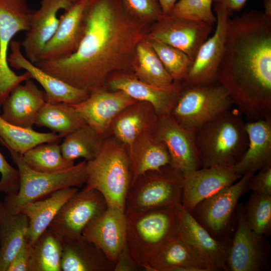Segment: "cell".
Listing matches in <instances>:
<instances>
[{
	"instance_id": "277c9868",
	"label": "cell",
	"mask_w": 271,
	"mask_h": 271,
	"mask_svg": "<svg viewBox=\"0 0 271 271\" xmlns=\"http://www.w3.org/2000/svg\"><path fill=\"white\" fill-rule=\"evenodd\" d=\"M86 186L99 191L107 206L125 213L126 195L131 184L128 151L121 143L108 136L100 152L86 162Z\"/></svg>"
},
{
	"instance_id": "ab89813d",
	"label": "cell",
	"mask_w": 271,
	"mask_h": 271,
	"mask_svg": "<svg viewBox=\"0 0 271 271\" xmlns=\"http://www.w3.org/2000/svg\"><path fill=\"white\" fill-rule=\"evenodd\" d=\"M213 0H178L169 16L201 21L213 26L216 22L212 11Z\"/></svg>"
},
{
	"instance_id": "4fadbf2b",
	"label": "cell",
	"mask_w": 271,
	"mask_h": 271,
	"mask_svg": "<svg viewBox=\"0 0 271 271\" xmlns=\"http://www.w3.org/2000/svg\"><path fill=\"white\" fill-rule=\"evenodd\" d=\"M216 26L211 36L200 46L184 79L185 84H208L218 82L228 22L231 16L228 12L214 8Z\"/></svg>"
},
{
	"instance_id": "c3c4849f",
	"label": "cell",
	"mask_w": 271,
	"mask_h": 271,
	"mask_svg": "<svg viewBox=\"0 0 271 271\" xmlns=\"http://www.w3.org/2000/svg\"><path fill=\"white\" fill-rule=\"evenodd\" d=\"M264 14L271 19V0H263Z\"/></svg>"
},
{
	"instance_id": "836d02e7",
	"label": "cell",
	"mask_w": 271,
	"mask_h": 271,
	"mask_svg": "<svg viewBox=\"0 0 271 271\" xmlns=\"http://www.w3.org/2000/svg\"><path fill=\"white\" fill-rule=\"evenodd\" d=\"M105 138L85 124L64 137L60 144L62 154L71 161L80 158L91 161L100 152Z\"/></svg>"
},
{
	"instance_id": "8fae6325",
	"label": "cell",
	"mask_w": 271,
	"mask_h": 271,
	"mask_svg": "<svg viewBox=\"0 0 271 271\" xmlns=\"http://www.w3.org/2000/svg\"><path fill=\"white\" fill-rule=\"evenodd\" d=\"M237 209L236 229L227 250L228 271H261L268 269L269 244L264 236L256 233L248 226L243 206L239 205Z\"/></svg>"
},
{
	"instance_id": "3957f363",
	"label": "cell",
	"mask_w": 271,
	"mask_h": 271,
	"mask_svg": "<svg viewBox=\"0 0 271 271\" xmlns=\"http://www.w3.org/2000/svg\"><path fill=\"white\" fill-rule=\"evenodd\" d=\"M195 141L202 167H234L248 143L242 114L232 109L222 113L195 131Z\"/></svg>"
},
{
	"instance_id": "d590c367",
	"label": "cell",
	"mask_w": 271,
	"mask_h": 271,
	"mask_svg": "<svg viewBox=\"0 0 271 271\" xmlns=\"http://www.w3.org/2000/svg\"><path fill=\"white\" fill-rule=\"evenodd\" d=\"M57 133L40 132L8 122L0 116V143L7 149L23 155L32 148L44 143L60 141Z\"/></svg>"
},
{
	"instance_id": "6da1fadb",
	"label": "cell",
	"mask_w": 271,
	"mask_h": 271,
	"mask_svg": "<svg viewBox=\"0 0 271 271\" xmlns=\"http://www.w3.org/2000/svg\"><path fill=\"white\" fill-rule=\"evenodd\" d=\"M84 19V33L74 53L34 64L90 93L105 88L113 73L132 68L136 47L144 39V24L126 13L121 0H89Z\"/></svg>"
},
{
	"instance_id": "4dcf8cb0",
	"label": "cell",
	"mask_w": 271,
	"mask_h": 271,
	"mask_svg": "<svg viewBox=\"0 0 271 271\" xmlns=\"http://www.w3.org/2000/svg\"><path fill=\"white\" fill-rule=\"evenodd\" d=\"M78 191L76 187L63 188L50 194L43 200L27 204L22 209L21 211L29 219L27 239L30 244L48 228L61 207Z\"/></svg>"
},
{
	"instance_id": "9a60e30c",
	"label": "cell",
	"mask_w": 271,
	"mask_h": 271,
	"mask_svg": "<svg viewBox=\"0 0 271 271\" xmlns=\"http://www.w3.org/2000/svg\"><path fill=\"white\" fill-rule=\"evenodd\" d=\"M156 23L149 39L180 50L192 61L213 30V26L206 22L171 16H164Z\"/></svg>"
},
{
	"instance_id": "4316f807",
	"label": "cell",
	"mask_w": 271,
	"mask_h": 271,
	"mask_svg": "<svg viewBox=\"0 0 271 271\" xmlns=\"http://www.w3.org/2000/svg\"><path fill=\"white\" fill-rule=\"evenodd\" d=\"M62 238L61 271H113L114 264L82 235Z\"/></svg>"
},
{
	"instance_id": "7dc6e473",
	"label": "cell",
	"mask_w": 271,
	"mask_h": 271,
	"mask_svg": "<svg viewBox=\"0 0 271 271\" xmlns=\"http://www.w3.org/2000/svg\"><path fill=\"white\" fill-rule=\"evenodd\" d=\"M164 16H169L178 0H158Z\"/></svg>"
},
{
	"instance_id": "52a82bcc",
	"label": "cell",
	"mask_w": 271,
	"mask_h": 271,
	"mask_svg": "<svg viewBox=\"0 0 271 271\" xmlns=\"http://www.w3.org/2000/svg\"><path fill=\"white\" fill-rule=\"evenodd\" d=\"M183 175L170 165L148 171L130 185L125 214L181 205Z\"/></svg>"
},
{
	"instance_id": "2e32d148",
	"label": "cell",
	"mask_w": 271,
	"mask_h": 271,
	"mask_svg": "<svg viewBox=\"0 0 271 271\" xmlns=\"http://www.w3.org/2000/svg\"><path fill=\"white\" fill-rule=\"evenodd\" d=\"M176 210L178 235L192 247L211 271H228L229 239L222 241L214 238L181 205L176 207Z\"/></svg>"
},
{
	"instance_id": "f6af8a7d",
	"label": "cell",
	"mask_w": 271,
	"mask_h": 271,
	"mask_svg": "<svg viewBox=\"0 0 271 271\" xmlns=\"http://www.w3.org/2000/svg\"><path fill=\"white\" fill-rule=\"evenodd\" d=\"M139 267L126 244L114 263L113 271H133Z\"/></svg>"
},
{
	"instance_id": "d6986e66",
	"label": "cell",
	"mask_w": 271,
	"mask_h": 271,
	"mask_svg": "<svg viewBox=\"0 0 271 271\" xmlns=\"http://www.w3.org/2000/svg\"><path fill=\"white\" fill-rule=\"evenodd\" d=\"M82 235L99 248L114 265L126 244V215L107 206L86 226Z\"/></svg>"
},
{
	"instance_id": "b9f144b4",
	"label": "cell",
	"mask_w": 271,
	"mask_h": 271,
	"mask_svg": "<svg viewBox=\"0 0 271 271\" xmlns=\"http://www.w3.org/2000/svg\"><path fill=\"white\" fill-rule=\"evenodd\" d=\"M0 193L17 195L20 188L19 171L12 167L0 152Z\"/></svg>"
},
{
	"instance_id": "ac0fdd59",
	"label": "cell",
	"mask_w": 271,
	"mask_h": 271,
	"mask_svg": "<svg viewBox=\"0 0 271 271\" xmlns=\"http://www.w3.org/2000/svg\"><path fill=\"white\" fill-rule=\"evenodd\" d=\"M138 101L120 90L100 89L80 103L71 104L85 123L106 137L112 122L125 108Z\"/></svg>"
},
{
	"instance_id": "ba28073f",
	"label": "cell",
	"mask_w": 271,
	"mask_h": 271,
	"mask_svg": "<svg viewBox=\"0 0 271 271\" xmlns=\"http://www.w3.org/2000/svg\"><path fill=\"white\" fill-rule=\"evenodd\" d=\"M7 149L20 174L19 190L12 198L13 209L15 212L21 211L27 204L56 191L86 183L87 176L85 160L61 172L42 173L31 169L24 161L22 155Z\"/></svg>"
},
{
	"instance_id": "e0dca14e",
	"label": "cell",
	"mask_w": 271,
	"mask_h": 271,
	"mask_svg": "<svg viewBox=\"0 0 271 271\" xmlns=\"http://www.w3.org/2000/svg\"><path fill=\"white\" fill-rule=\"evenodd\" d=\"M233 167H201L183 175L181 206L190 212L200 202L236 182Z\"/></svg>"
},
{
	"instance_id": "f546056e",
	"label": "cell",
	"mask_w": 271,
	"mask_h": 271,
	"mask_svg": "<svg viewBox=\"0 0 271 271\" xmlns=\"http://www.w3.org/2000/svg\"><path fill=\"white\" fill-rule=\"evenodd\" d=\"M154 130L144 132L138 137L128 152L131 184L144 173L170 165L168 150Z\"/></svg>"
},
{
	"instance_id": "ffe728a7",
	"label": "cell",
	"mask_w": 271,
	"mask_h": 271,
	"mask_svg": "<svg viewBox=\"0 0 271 271\" xmlns=\"http://www.w3.org/2000/svg\"><path fill=\"white\" fill-rule=\"evenodd\" d=\"M88 2L79 0L65 11L60 17L55 33L44 46L39 60H62L76 51L84 33V14Z\"/></svg>"
},
{
	"instance_id": "bcb514c9",
	"label": "cell",
	"mask_w": 271,
	"mask_h": 271,
	"mask_svg": "<svg viewBox=\"0 0 271 271\" xmlns=\"http://www.w3.org/2000/svg\"><path fill=\"white\" fill-rule=\"evenodd\" d=\"M247 0H213L214 8H218L228 12L231 15L239 12L245 6Z\"/></svg>"
},
{
	"instance_id": "d4e9b609",
	"label": "cell",
	"mask_w": 271,
	"mask_h": 271,
	"mask_svg": "<svg viewBox=\"0 0 271 271\" xmlns=\"http://www.w3.org/2000/svg\"><path fill=\"white\" fill-rule=\"evenodd\" d=\"M46 102L44 91L29 79L12 90L2 105L0 116L11 124L32 128L39 110Z\"/></svg>"
},
{
	"instance_id": "60d3db41",
	"label": "cell",
	"mask_w": 271,
	"mask_h": 271,
	"mask_svg": "<svg viewBox=\"0 0 271 271\" xmlns=\"http://www.w3.org/2000/svg\"><path fill=\"white\" fill-rule=\"evenodd\" d=\"M126 13L142 22H157L164 16L158 0H121Z\"/></svg>"
},
{
	"instance_id": "8992f818",
	"label": "cell",
	"mask_w": 271,
	"mask_h": 271,
	"mask_svg": "<svg viewBox=\"0 0 271 271\" xmlns=\"http://www.w3.org/2000/svg\"><path fill=\"white\" fill-rule=\"evenodd\" d=\"M234 105L225 89L218 82L185 84L181 88L170 112L183 127L195 131Z\"/></svg>"
},
{
	"instance_id": "7c38bea8",
	"label": "cell",
	"mask_w": 271,
	"mask_h": 271,
	"mask_svg": "<svg viewBox=\"0 0 271 271\" xmlns=\"http://www.w3.org/2000/svg\"><path fill=\"white\" fill-rule=\"evenodd\" d=\"M107 207L99 191L85 186L64 204L48 228L62 238L81 236L86 226Z\"/></svg>"
},
{
	"instance_id": "681fc988",
	"label": "cell",
	"mask_w": 271,
	"mask_h": 271,
	"mask_svg": "<svg viewBox=\"0 0 271 271\" xmlns=\"http://www.w3.org/2000/svg\"><path fill=\"white\" fill-rule=\"evenodd\" d=\"M69 1H70L72 4H74L79 0H69Z\"/></svg>"
},
{
	"instance_id": "d6a6232c",
	"label": "cell",
	"mask_w": 271,
	"mask_h": 271,
	"mask_svg": "<svg viewBox=\"0 0 271 271\" xmlns=\"http://www.w3.org/2000/svg\"><path fill=\"white\" fill-rule=\"evenodd\" d=\"M132 69L138 78L157 87L168 88L174 82L148 40L138 44Z\"/></svg>"
},
{
	"instance_id": "603a6c76",
	"label": "cell",
	"mask_w": 271,
	"mask_h": 271,
	"mask_svg": "<svg viewBox=\"0 0 271 271\" xmlns=\"http://www.w3.org/2000/svg\"><path fill=\"white\" fill-rule=\"evenodd\" d=\"M106 83L110 90H120L138 101L149 103L159 116L170 113L181 88V81H174L171 87L161 88L125 73L109 76Z\"/></svg>"
},
{
	"instance_id": "7bdbcfd3",
	"label": "cell",
	"mask_w": 271,
	"mask_h": 271,
	"mask_svg": "<svg viewBox=\"0 0 271 271\" xmlns=\"http://www.w3.org/2000/svg\"><path fill=\"white\" fill-rule=\"evenodd\" d=\"M249 189L254 193L271 195V164L258 170L256 174H254Z\"/></svg>"
},
{
	"instance_id": "484cf974",
	"label": "cell",
	"mask_w": 271,
	"mask_h": 271,
	"mask_svg": "<svg viewBox=\"0 0 271 271\" xmlns=\"http://www.w3.org/2000/svg\"><path fill=\"white\" fill-rule=\"evenodd\" d=\"M13 196L7 195L0 201V271L7 270L28 231V218L22 211H14Z\"/></svg>"
},
{
	"instance_id": "f35d334b",
	"label": "cell",
	"mask_w": 271,
	"mask_h": 271,
	"mask_svg": "<svg viewBox=\"0 0 271 271\" xmlns=\"http://www.w3.org/2000/svg\"><path fill=\"white\" fill-rule=\"evenodd\" d=\"M151 46L174 81H182L192 62L184 52L159 41L149 39Z\"/></svg>"
},
{
	"instance_id": "5b68a950",
	"label": "cell",
	"mask_w": 271,
	"mask_h": 271,
	"mask_svg": "<svg viewBox=\"0 0 271 271\" xmlns=\"http://www.w3.org/2000/svg\"><path fill=\"white\" fill-rule=\"evenodd\" d=\"M126 244L139 267L152 271L150 263L162 246L178 234L176 208L125 214Z\"/></svg>"
},
{
	"instance_id": "74e56055",
	"label": "cell",
	"mask_w": 271,
	"mask_h": 271,
	"mask_svg": "<svg viewBox=\"0 0 271 271\" xmlns=\"http://www.w3.org/2000/svg\"><path fill=\"white\" fill-rule=\"evenodd\" d=\"M243 213L250 228L266 236L271 232V195L253 192L244 207Z\"/></svg>"
},
{
	"instance_id": "1f68e13d",
	"label": "cell",
	"mask_w": 271,
	"mask_h": 271,
	"mask_svg": "<svg viewBox=\"0 0 271 271\" xmlns=\"http://www.w3.org/2000/svg\"><path fill=\"white\" fill-rule=\"evenodd\" d=\"M86 124L70 104L46 102L39 110L35 124L46 127L62 138Z\"/></svg>"
},
{
	"instance_id": "7402d4cb",
	"label": "cell",
	"mask_w": 271,
	"mask_h": 271,
	"mask_svg": "<svg viewBox=\"0 0 271 271\" xmlns=\"http://www.w3.org/2000/svg\"><path fill=\"white\" fill-rule=\"evenodd\" d=\"M72 4L69 0H42L39 9L34 10L29 29L21 43L31 62L40 60L44 46L55 33L59 23L58 11L68 10Z\"/></svg>"
},
{
	"instance_id": "83f0119b",
	"label": "cell",
	"mask_w": 271,
	"mask_h": 271,
	"mask_svg": "<svg viewBox=\"0 0 271 271\" xmlns=\"http://www.w3.org/2000/svg\"><path fill=\"white\" fill-rule=\"evenodd\" d=\"M248 136L247 149L240 161L233 167L242 176L255 173L271 164V119H260L245 122Z\"/></svg>"
},
{
	"instance_id": "8d00e7d4",
	"label": "cell",
	"mask_w": 271,
	"mask_h": 271,
	"mask_svg": "<svg viewBox=\"0 0 271 271\" xmlns=\"http://www.w3.org/2000/svg\"><path fill=\"white\" fill-rule=\"evenodd\" d=\"M60 141L38 145L22 155L25 163L32 170L42 173H56L74 166L73 161L63 156Z\"/></svg>"
},
{
	"instance_id": "f1b7e54d",
	"label": "cell",
	"mask_w": 271,
	"mask_h": 271,
	"mask_svg": "<svg viewBox=\"0 0 271 271\" xmlns=\"http://www.w3.org/2000/svg\"><path fill=\"white\" fill-rule=\"evenodd\" d=\"M152 271H211L203 259L177 234L166 242L150 263Z\"/></svg>"
},
{
	"instance_id": "9c48e42d",
	"label": "cell",
	"mask_w": 271,
	"mask_h": 271,
	"mask_svg": "<svg viewBox=\"0 0 271 271\" xmlns=\"http://www.w3.org/2000/svg\"><path fill=\"white\" fill-rule=\"evenodd\" d=\"M34 12L27 0H0V108L16 86L32 79L27 71L18 75L11 70L8 51L18 33L28 31Z\"/></svg>"
},
{
	"instance_id": "cb8c5ba5",
	"label": "cell",
	"mask_w": 271,
	"mask_h": 271,
	"mask_svg": "<svg viewBox=\"0 0 271 271\" xmlns=\"http://www.w3.org/2000/svg\"><path fill=\"white\" fill-rule=\"evenodd\" d=\"M159 115L149 103L137 101L123 109L113 119L108 132L126 148L128 152L141 134L154 130Z\"/></svg>"
},
{
	"instance_id": "7a4b0ae2",
	"label": "cell",
	"mask_w": 271,
	"mask_h": 271,
	"mask_svg": "<svg viewBox=\"0 0 271 271\" xmlns=\"http://www.w3.org/2000/svg\"><path fill=\"white\" fill-rule=\"evenodd\" d=\"M217 81L248 121L271 119V19L263 12L229 18Z\"/></svg>"
},
{
	"instance_id": "30bf717a",
	"label": "cell",
	"mask_w": 271,
	"mask_h": 271,
	"mask_svg": "<svg viewBox=\"0 0 271 271\" xmlns=\"http://www.w3.org/2000/svg\"><path fill=\"white\" fill-rule=\"evenodd\" d=\"M254 174H244L234 183L200 202L190 212L215 239L228 240V233L238 200L249 190V182Z\"/></svg>"
},
{
	"instance_id": "44dd1931",
	"label": "cell",
	"mask_w": 271,
	"mask_h": 271,
	"mask_svg": "<svg viewBox=\"0 0 271 271\" xmlns=\"http://www.w3.org/2000/svg\"><path fill=\"white\" fill-rule=\"evenodd\" d=\"M11 52L8 57L9 66L16 69H24L43 88L46 99L49 102H64L75 104L87 99L90 93L73 87L47 73L29 60L22 54L19 41L10 43Z\"/></svg>"
},
{
	"instance_id": "5bb4252c",
	"label": "cell",
	"mask_w": 271,
	"mask_h": 271,
	"mask_svg": "<svg viewBox=\"0 0 271 271\" xmlns=\"http://www.w3.org/2000/svg\"><path fill=\"white\" fill-rule=\"evenodd\" d=\"M166 146L170 165L183 175L202 167L195 141V132L181 126L171 113L159 116L154 130Z\"/></svg>"
},
{
	"instance_id": "ee69618b",
	"label": "cell",
	"mask_w": 271,
	"mask_h": 271,
	"mask_svg": "<svg viewBox=\"0 0 271 271\" xmlns=\"http://www.w3.org/2000/svg\"><path fill=\"white\" fill-rule=\"evenodd\" d=\"M30 247L31 244L26 238L12 259L7 271H29Z\"/></svg>"
},
{
	"instance_id": "e575fe53",
	"label": "cell",
	"mask_w": 271,
	"mask_h": 271,
	"mask_svg": "<svg viewBox=\"0 0 271 271\" xmlns=\"http://www.w3.org/2000/svg\"><path fill=\"white\" fill-rule=\"evenodd\" d=\"M62 238L47 228L30 247L29 271H61Z\"/></svg>"
}]
</instances>
